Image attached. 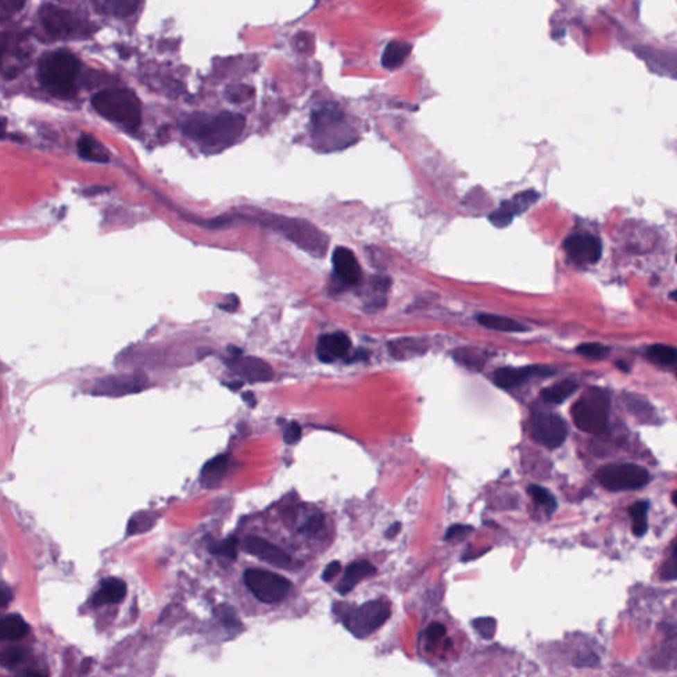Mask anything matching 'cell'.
I'll use <instances>...</instances> for the list:
<instances>
[{
	"label": "cell",
	"mask_w": 677,
	"mask_h": 677,
	"mask_svg": "<svg viewBox=\"0 0 677 677\" xmlns=\"http://www.w3.org/2000/svg\"><path fill=\"white\" fill-rule=\"evenodd\" d=\"M245 128V118L237 113L217 114L207 117L196 114L188 118L183 125L185 135L200 142L209 151H220L240 138Z\"/></svg>",
	"instance_id": "1"
},
{
	"label": "cell",
	"mask_w": 677,
	"mask_h": 677,
	"mask_svg": "<svg viewBox=\"0 0 677 677\" xmlns=\"http://www.w3.org/2000/svg\"><path fill=\"white\" fill-rule=\"evenodd\" d=\"M81 62L68 51L48 52L39 61V78L42 86L55 97L71 98L77 92V78Z\"/></svg>",
	"instance_id": "2"
},
{
	"label": "cell",
	"mask_w": 677,
	"mask_h": 677,
	"mask_svg": "<svg viewBox=\"0 0 677 677\" xmlns=\"http://www.w3.org/2000/svg\"><path fill=\"white\" fill-rule=\"evenodd\" d=\"M257 220L259 224L278 232L283 237L291 241L298 248L307 252L310 255L316 258L325 257L328 249V239L325 237V233H322L309 221L268 213L257 216Z\"/></svg>",
	"instance_id": "3"
},
{
	"label": "cell",
	"mask_w": 677,
	"mask_h": 677,
	"mask_svg": "<svg viewBox=\"0 0 677 677\" xmlns=\"http://www.w3.org/2000/svg\"><path fill=\"white\" fill-rule=\"evenodd\" d=\"M92 105L99 115L121 126L130 130L141 126V101L130 89L101 90L93 96Z\"/></svg>",
	"instance_id": "4"
},
{
	"label": "cell",
	"mask_w": 677,
	"mask_h": 677,
	"mask_svg": "<svg viewBox=\"0 0 677 677\" xmlns=\"http://www.w3.org/2000/svg\"><path fill=\"white\" fill-rule=\"evenodd\" d=\"M610 397L601 388H590L572 408V417L579 430L601 434L606 430Z\"/></svg>",
	"instance_id": "5"
},
{
	"label": "cell",
	"mask_w": 677,
	"mask_h": 677,
	"mask_svg": "<svg viewBox=\"0 0 677 677\" xmlns=\"http://www.w3.org/2000/svg\"><path fill=\"white\" fill-rule=\"evenodd\" d=\"M391 603L377 599L359 607H348L343 611V623L356 637H367L379 630L389 619Z\"/></svg>",
	"instance_id": "6"
},
{
	"label": "cell",
	"mask_w": 677,
	"mask_h": 677,
	"mask_svg": "<svg viewBox=\"0 0 677 677\" xmlns=\"http://www.w3.org/2000/svg\"><path fill=\"white\" fill-rule=\"evenodd\" d=\"M39 17L46 33L53 39L68 40L85 37L90 33L83 20L55 4H44L39 11Z\"/></svg>",
	"instance_id": "7"
},
{
	"label": "cell",
	"mask_w": 677,
	"mask_h": 677,
	"mask_svg": "<svg viewBox=\"0 0 677 677\" xmlns=\"http://www.w3.org/2000/svg\"><path fill=\"white\" fill-rule=\"evenodd\" d=\"M243 581L254 597L264 603L281 602L291 590V582L289 579L262 569L246 570Z\"/></svg>",
	"instance_id": "8"
},
{
	"label": "cell",
	"mask_w": 677,
	"mask_h": 677,
	"mask_svg": "<svg viewBox=\"0 0 677 677\" xmlns=\"http://www.w3.org/2000/svg\"><path fill=\"white\" fill-rule=\"evenodd\" d=\"M312 123L315 135L323 142V144L334 148L336 144L345 146V142L353 141L352 132H347L344 115L336 106H323L319 112L312 115Z\"/></svg>",
	"instance_id": "9"
},
{
	"label": "cell",
	"mask_w": 677,
	"mask_h": 677,
	"mask_svg": "<svg viewBox=\"0 0 677 677\" xmlns=\"http://www.w3.org/2000/svg\"><path fill=\"white\" fill-rule=\"evenodd\" d=\"M597 480L610 491H628L644 487L649 471L637 465H608L597 472Z\"/></svg>",
	"instance_id": "10"
},
{
	"label": "cell",
	"mask_w": 677,
	"mask_h": 677,
	"mask_svg": "<svg viewBox=\"0 0 677 677\" xmlns=\"http://www.w3.org/2000/svg\"><path fill=\"white\" fill-rule=\"evenodd\" d=\"M532 437L548 449L560 447L567 436V426L564 420L553 413L536 411L531 423Z\"/></svg>",
	"instance_id": "11"
},
{
	"label": "cell",
	"mask_w": 677,
	"mask_h": 677,
	"mask_svg": "<svg viewBox=\"0 0 677 677\" xmlns=\"http://www.w3.org/2000/svg\"><path fill=\"white\" fill-rule=\"evenodd\" d=\"M634 52L652 73L671 80H677V52L647 45L636 46Z\"/></svg>",
	"instance_id": "12"
},
{
	"label": "cell",
	"mask_w": 677,
	"mask_h": 677,
	"mask_svg": "<svg viewBox=\"0 0 677 677\" xmlns=\"http://www.w3.org/2000/svg\"><path fill=\"white\" fill-rule=\"evenodd\" d=\"M243 549L258 560L280 569L293 567L291 557L281 548L258 536H248L243 540Z\"/></svg>",
	"instance_id": "13"
},
{
	"label": "cell",
	"mask_w": 677,
	"mask_h": 677,
	"mask_svg": "<svg viewBox=\"0 0 677 677\" xmlns=\"http://www.w3.org/2000/svg\"><path fill=\"white\" fill-rule=\"evenodd\" d=\"M237 376L249 382H268L273 379V369L266 361L253 356H233L226 361Z\"/></svg>",
	"instance_id": "14"
},
{
	"label": "cell",
	"mask_w": 677,
	"mask_h": 677,
	"mask_svg": "<svg viewBox=\"0 0 677 677\" xmlns=\"http://www.w3.org/2000/svg\"><path fill=\"white\" fill-rule=\"evenodd\" d=\"M567 255L582 264H597L602 257L601 241L590 234H573L564 243Z\"/></svg>",
	"instance_id": "15"
},
{
	"label": "cell",
	"mask_w": 677,
	"mask_h": 677,
	"mask_svg": "<svg viewBox=\"0 0 677 677\" xmlns=\"http://www.w3.org/2000/svg\"><path fill=\"white\" fill-rule=\"evenodd\" d=\"M540 198L536 191H525L515 195L511 200L502 203V205L490 214V221L496 228H506L509 225L516 214L526 211L532 204Z\"/></svg>",
	"instance_id": "16"
},
{
	"label": "cell",
	"mask_w": 677,
	"mask_h": 677,
	"mask_svg": "<svg viewBox=\"0 0 677 677\" xmlns=\"http://www.w3.org/2000/svg\"><path fill=\"white\" fill-rule=\"evenodd\" d=\"M553 369L547 367L500 368L495 372L494 382L503 389H511L532 377H547L553 375Z\"/></svg>",
	"instance_id": "17"
},
{
	"label": "cell",
	"mask_w": 677,
	"mask_h": 677,
	"mask_svg": "<svg viewBox=\"0 0 677 677\" xmlns=\"http://www.w3.org/2000/svg\"><path fill=\"white\" fill-rule=\"evenodd\" d=\"M146 385V379L142 375L132 376H113L106 377L97 382L94 388V395H123L137 393Z\"/></svg>",
	"instance_id": "18"
},
{
	"label": "cell",
	"mask_w": 677,
	"mask_h": 677,
	"mask_svg": "<svg viewBox=\"0 0 677 677\" xmlns=\"http://www.w3.org/2000/svg\"><path fill=\"white\" fill-rule=\"evenodd\" d=\"M351 350V338L344 332L327 334L319 338L316 353L323 363H332L347 356Z\"/></svg>",
	"instance_id": "19"
},
{
	"label": "cell",
	"mask_w": 677,
	"mask_h": 677,
	"mask_svg": "<svg viewBox=\"0 0 677 677\" xmlns=\"http://www.w3.org/2000/svg\"><path fill=\"white\" fill-rule=\"evenodd\" d=\"M334 268L336 275L341 282L347 284H357L361 280V268L354 257V254L348 249L338 246L335 249L332 255Z\"/></svg>",
	"instance_id": "20"
},
{
	"label": "cell",
	"mask_w": 677,
	"mask_h": 677,
	"mask_svg": "<svg viewBox=\"0 0 677 677\" xmlns=\"http://www.w3.org/2000/svg\"><path fill=\"white\" fill-rule=\"evenodd\" d=\"M376 572H377V569L369 561L361 560L357 563H352V564L347 566V569L344 572V577L341 579L340 583L336 586V590H338V594L345 595V594L353 590L359 585L360 581L375 576Z\"/></svg>",
	"instance_id": "21"
},
{
	"label": "cell",
	"mask_w": 677,
	"mask_h": 677,
	"mask_svg": "<svg viewBox=\"0 0 677 677\" xmlns=\"http://www.w3.org/2000/svg\"><path fill=\"white\" fill-rule=\"evenodd\" d=\"M142 0H92L94 10L98 14L114 17H127L135 14Z\"/></svg>",
	"instance_id": "22"
},
{
	"label": "cell",
	"mask_w": 677,
	"mask_h": 677,
	"mask_svg": "<svg viewBox=\"0 0 677 677\" xmlns=\"http://www.w3.org/2000/svg\"><path fill=\"white\" fill-rule=\"evenodd\" d=\"M126 583L122 579L110 577L103 579L98 592L93 598L96 606L105 603H119L126 595Z\"/></svg>",
	"instance_id": "23"
},
{
	"label": "cell",
	"mask_w": 677,
	"mask_h": 677,
	"mask_svg": "<svg viewBox=\"0 0 677 677\" xmlns=\"http://www.w3.org/2000/svg\"><path fill=\"white\" fill-rule=\"evenodd\" d=\"M411 49L413 46L409 42H395V40L389 42L384 49V53L381 57V65L389 71L400 68L410 56Z\"/></svg>",
	"instance_id": "24"
},
{
	"label": "cell",
	"mask_w": 677,
	"mask_h": 677,
	"mask_svg": "<svg viewBox=\"0 0 677 677\" xmlns=\"http://www.w3.org/2000/svg\"><path fill=\"white\" fill-rule=\"evenodd\" d=\"M77 150L81 157L90 162L105 164L110 160L109 151L106 150V147L92 135H83L77 142Z\"/></svg>",
	"instance_id": "25"
},
{
	"label": "cell",
	"mask_w": 677,
	"mask_h": 677,
	"mask_svg": "<svg viewBox=\"0 0 677 677\" xmlns=\"http://www.w3.org/2000/svg\"><path fill=\"white\" fill-rule=\"evenodd\" d=\"M28 633L27 622L17 614L4 617L0 624V634L4 640H20L26 637Z\"/></svg>",
	"instance_id": "26"
},
{
	"label": "cell",
	"mask_w": 677,
	"mask_h": 677,
	"mask_svg": "<svg viewBox=\"0 0 677 677\" xmlns=\"http://www.w3.org/2000/svg\"><path fill=\"white\" fill-rule=\"evenodd\" d=\"M477 320L483 327L494 329V331H500V332H522V331L526 329L519 322L506 318V316H499V315L483 314L477 318Z\"/></svg>",
	"instance_id": "27"
},
{
	"label": "cell",
	"mask_w": 677,
	"mask_h": 677,
	"mask_svg": "<svg viewBox=\"0 0 677 677\" xmlns=\"http://www.w3.org/2000/svg\"><path fill=\"white\" fill-rule=\"evenodd\" d=\"M389 351L395 359H408L426 351V345L418 338H400L389 344Z\"/></svg>",
	"instance_id": "28"
},
{
	"label": "cell",
	"mask_w": 677,
	"mask_h": 677,
	"mask_svg": "<svg viewBox=\"0 0 677 677\" xmlns=\"http://www.w3.org/2000/svg\"><path fill=\"white\" fill-rule=\"evenodd\" d=\"M228 461H229L228 455L221 454V455L213 458L207 465H204V468L201 471L203 483L208 487L216 486L221 480L224 472H225Z\"/></svg>",
	"instance_id": "29"
},
{
	"label": "cell",
	"mask_w": 677,
	"mask_h": 677,
	"mask_svg": "<svg viewBox=\"0 0 677 677\" xmlns=\"http://www.w3.org/2000/svg\"><path fill=\"white\" fill-rule=\"evenodd\" d=\"M579 385L574 381L565 380L544 389L541 395L550 404H563L570 395H574Z\"/></svg>",
	"instance_id": "30"
},
{
	"label": "cell",
	"mask_w": 677,
	"mask_h": 677,
	"mask_svg": "<svg viewBox=\"0 0 677 677\" xmlns=\"http://www.w3.org/2000/svg\"><path fill=\"white\" fill-rule=\"evenodd\" d=\"M649 357L656 364L672 366L677 361V350L664 344H655L649 347Z\"/></svg>",
	"instance_id": "31"
},
{
	"label": "cell",
	"mask_w": 677,
	"mask_h": 677,
	"mask_svg": "<svg viewBox=\"0 0 677 677\" xmlns=\"http://www.w3.org/2000/svg\"><path fill=\"white\" fill-rule=\"evenodd\" d=\"M649 502H637L633 507L630 508V515L634 522V535L637 537L644 536L647 532V511H649Z\"/></svg>",
	"instance_id": "32"
},
{
	"label": "cell",
	"mask_w": 677,
	"mask_h": 677,
	"mask_svg": "<svg viewBox=\"0 0 677 677\" xmlns=\"http://www.w3.org/2000/svg\"><path fill=\"white\" fill-rule=\"evenodd\" d=\"M209 550L216 556H220V557L234 561L237 557V551H239V540L236 537H229L224 541L212 544Z\"/></svg>",
	"instance_id": "33"
},
{
	"label": "cell",
	"mask_w": 677,
	"mask_h": 677,
	"mask_svg": "<svg viewBox=\"0 0 677 677\" xmlns=\"http://www.w3.org/2000/svg\"><path fill=\"white\" fill-rule=\"evenodd\" d=\"M608 348L599 344V343H585V344H581L579 348H577V352L583 356V357H588V359H592V360H603L606 359L607 354H608Z\"/></svg>",
	"instance_id": "34"
},
{
	"label": "cell",
	"mask_w": 677,
	"mask_h": 677,
	"mask_svg": "<svg viewBox=\"0 0 677 677\" xmlns=\"http://www.w3.org/2000/svg\"><path fill=\"white\" fill-rule=\"evenodd\" d=\"M528 492L532 496V499L536 502L537 504L545 506L550 511H553L556 508L554 497L550 495L548 490H545V488H542L540 486H536V484H532V486H529Z\"/></svg>",
	"instance_id": "35"
},
{
	"label": "cell",
	"mask_w": 677,
	"mask_h": 677,
	"mask_svg": "<svg viewBox=\"0 0 677 677\" xmlns=\"http://www.w3.org/2000/svg\"><path fill=\"white\" fill-rule=\"evenodd\" d=\"M474 628L483 639H492L496 634V621L491 617H483L472 622Z\"/></svg>",
	"instance_id": "36"
},
{
	"label": "cell",
	"mask_w": 677,
	"mask_h": 677,
	"mask_svg": "<svg viewBox=\"0 0 677 677\" xmlns=\"http://www.w3.org/2000/svg\"><path fill=\"white\" fill-rule=\"evenodd\" d=\"M455 357L465 364L467 367H483V354L478 352L475 348H462L459 350Z\"/></svg>",
	"instance_id": "37"
},
{
	"label": "cell",
	"mask_w": 677,
	"mask_h": 677,
	"mask_svg": "<svg viewBox=\"0 0 677 677\" xmlns=\"http://www.w3.org/2000/svg\"><path fill=\"white\" fill-rule=\"evenodd\" d=\"M216 617L220 619V622L225 626L228 630H236V628H240L241 623L234 611L228 606H220L217 610H216Z\"/></svg>",
	"instance_id": "38"
},
{
	"label": "cell",
	"mask_w": 677,
	"mask_h": 677,
	"mask_svg": "<svg viewBox=\"0 0 677 677\" xmlns=\"http://www.w3.org/2000/svg\"><path fill=\"white\" fill-rule=\"evenodd\" d=\"M253 96V89L249 86H230L226 90V97L230 102H242L250 98Z\"/></svg>",
	"instance_id": "39"
},
{
	"label": "cell",
	"mask_w": 677,
	"mask_h": 677,
	"mask_svg": "<svg viewBox=\"0 0 677 677\" xmlns=\"http://www.w3.org/2000/svg\"><path fill=\"white\" fill-rule=\"evenodd\" d=\"M24 649H10L7 651L3 652L1 655V664L4 668H11L14 667L16 664L20 663L24 658Z\"/></svg>",
	"instance_id": "40"
},
{
	"label": "cell",
	"mask_w": 677,
	"mask_h": 677,
	"mask_svg": "<svg viewBox=\"0 0 677 677\" xmlns=\"http://www.w3.org/2000/svg\"><path fill=\"white\" fill-rule=\"evenodd\" d=\"M284 442L287 445H295L296 442L300 440L302 438V429L296 422H291L284 430Z\"/></svg>",
	"instance_id": "41"
},
{
	"label": "cell",
	"mask_w": 677,
	"mask_h": 677,
	"mask_svg": "<svg viewBox=\"0 0 677 677\" xmlns=\"http://www.w3.org/2000/svg\"><path fill=\"white\" fill-rule=\"evenodd\" d=\"M446 634V628L443 624L440 623H433L429 628H427V633H426V636H427V643L429 644H437L439 642V639Z\"/></svg>",
	"instance_id": "42"
},
{
	"label": "cell",
	"mask_w": 677,
	"mask_h": 677,
	"mask_svg": "<svg viewBox=\"0 0 677 677\" xmlns=\"http://www.w3.org/2000/svg\"><path fill=\"white\" fill-rule=\"evenodd\" d=\"M472 531V526L470 525H461V524H456V525H452L449 528V531L446 532L445 535V540L446 541H450V540H455V538H462L465 537L467 533H470Z\"/></svg>",
	"instance_id": "43"
},
{
	"label": "cell",
	"mask_w": 677,
	"mask_h": 677,
	"mask_svg": "<svg viewBox=\"0 0 677 677\" xmlns=\"http://www.w3.org/2000/svg\"><path fill=\"white\" fill-rule=\"evenodd\" d=\"M322 525H323V517L322 516H314L300 528V532H303L306 535H315L316 532L320 531Z\"/></svg>",
	"instance_id": "44"
},
{
	"label": "cell",
	"mask_w": 677,
	"mask_h": 677,
	"mask_svg": "<svg viewBox=\"0 0 677 677\" xmlns=\"http://www.w3.org/2000/svg\"><path fill=\"white\" fill-rule=\"evenodd\" d=\"M340 570H341V564H340L338 561H332L331 564H328L327 566H325L322 579H323L325 582H329L331 579H334L335 577H336V576H338V573H340Z\"/></svg>",
	"instance_id": "45"
},
{
	"label": "cell",
	"mask_w": 677,
	"mask_h": 677,
	"mask_svg": "<svg viewBox=\"0 0 677 677\" xmlns=\"http://www.w3.org/2000/svg\"><path fill=\"white\" fill-rule=\"evenodd\" d=\"M663 577L667 579H677V545L674 550V557L669 561V564L665 566L663 572Z\"/></svg>",
	"instance_id": "46"
},
{
	"label": "cell",
	"mask_w": 677,
	"mask_h": 677,
	"mask_svg": "<svg viewBox=\"0 0 677 677\" xmlns=\"http://www.w3.org/2000/svg\"><path fill=\"white\" fill-rule=\"evenodd\" d=\"M24 1L26 0H1V12H3V17L6 16L7 12H15L19 8H22L24 6Z\"/></svg>",
	"instance_id": "47"
},
{
	"label": "cell",
	"mask_w": 677,
	"mask_h": 677,
	"mask_svg": "<svg viewBox=\"0 0 677 677\" xmlns=\"http://www.w3.org/2000/svg\"><path fill=\"white\" fill-rule=\"evenodd\" d=\"M400 531H401V522H395V524H392L389 526V529H386L385 537L389 538V540H392V538H395L400 533Z\"/></svg>",
	"instance_id": "48"
},
{
	"label": "cell",
	"mask_w": 677,
	"mask_h": 677,
	"mask_svg": "<svg viewBox=\"0 0 677 677\" xmlns=\"http://www.w3.org/2000/svg\"><path fill=\"white\" fill-rule=\"evenodd\" d=\"M11 598H12L11 590H10V589H8L6 585H3V589H1V599H0V601H1V605H3V606H7V605L10 603V601H11Z\"/></svg>",
	"instance_id": "49"
},
{
	"label": "cell",
	"mask_w": 677,
	"mask_h": 677,
	"mask_svg": "<svg viewBox=\"0 0 677 677\" xmlns=\"http://www.w3.org/2000/svg\"><path fill=\"white\" fill-rule=\"evenodd\" d=\"M237 306H239V299L234 298V300H233V296H232V300H229V305H221V309L229 311V312H233L237 309Z\"/></svg>",
	"instance_id": "50"
},
{
	"label": "cell",
	"mask_w": 677,
	"mask_h": 677,
	"mask_svg": "<svg viewBox=\"0 0 677 677\" xmlns=\"http://www.w3.org/2000/svg\"><path fill=\"white\" fill-rule=\"evenodd\" d=\"M242 400H243V401H245V402H246V404H248L250 408H254V406H255V404H257V402H255V395H254L252 392H246V393H243V395H242Z\"/></svg>",
	"instance_id": "51"
},
{
	"label": "cell",
	"mask_w": 677,
	"mask_h": 677,
	"mask_svg": "<svg viewBox=\"0 0 677 677\" xmlns=\"http://www.w3.org/2000/svg\"><path fill=\"white\" fill-rule=\"evenodd\" d=\"M617 364H618V368H621L622 370H626V372L628 370V368H627V364H626V363H622V361H618Z\"/></svg>",
	"instance_id": "52"
},
{
	"label": "cell",
	"mask_w": 677,
	"mask_h": 677,
	"mask_svg": "<svg viewBox=\"0 0 677 677\" xmlns=\"http://www.w3.org/2000/svg\"><path fill=\"white\" fill-rule=\"evenodd\" d=\"M669 298H671V299H674V300H676L677 302V290L676 291H674V293L669 295Z\"/></svg>",
	"instance_id": "53"
},
{
	"label": "cell",
	"mask_w": 677,
	"mask_h": 677,
	"mask_svg": "<svg viewBox=\"0 0 677 677\" xmlns=\"http://www.w3.org/2000/svg\"><path fill=\"white\" fill-rule=\"evenodd\" d=\"M672 500H674V503H675V504L677 506V491L675 492V494H674V496H672Z\"/></svg>",
	"instance_id": "54"
},
{
	"label": "cell",
	"mask_w": 677,
	"mask_h": 677,
	"mask_svg": "<svg viewBox=\"0 0 677 677\" xmlns=\"http://www.w3.org/2000/svg\"><path fill=\"white\" fill-rule=\"evenodd\" d=\"M676 262H677V255H676Z\"/></svg>",
	"instance_id": "55"
}]
</instances>
